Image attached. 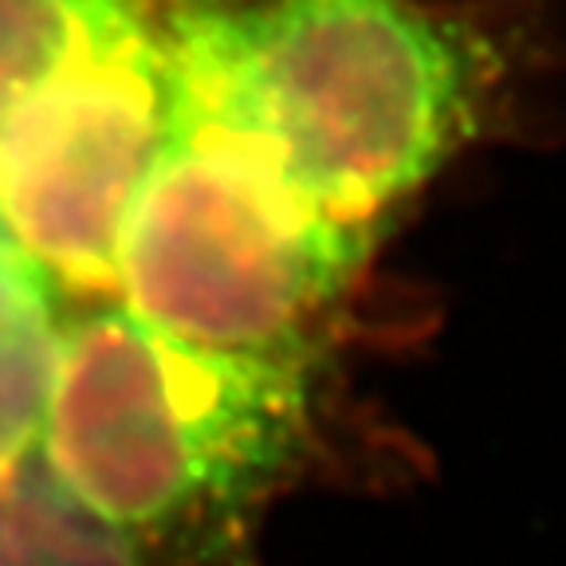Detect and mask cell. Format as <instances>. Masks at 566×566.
<instances>
[{
	"instance_id": "obj_1",
	"label": "cell",
	"mask_w": 566,
	"mask_h": 566,
	"mask_svg": "<svg viewBox=\"0 0 566 566\" xmlns=\"http://www.w3.org/2000/svg\"><path fill=\"white\" fill-rule=\"evenodd\" d=\"M311 366L177 343L98 300L63 318L40 452L150 566H232L311 449Z\"/></svg>"
},
{
	"instance_id": "obj_2",
	"label": "cell",
	"mask_w": 566,
	"mask_h": 566,
	"mask_svg": "<svg viewBox=\"0 0 566 566\" xmlns=\"http://www.w3.org/2000/svg\"><path fill=\"white\" fill-rule=\"evenodd\" d=\"M161 20L174 67L346 229L374 232L476 134L492 60L417 0H161Z\"/></svg>"
},
{
	"instance_id": "obj_3",
	"label": "cell",
	"mask_w": 566,
	"mask_h": 566,
	"mask_svg": "<svg viewBox=\"0 0 566 566\" xmlns=\"http://www.w3.org/2000/svg\"><path fill=\"white\" fill-rule=\"evenodd\" d=\"M174 71L158 158L126 209L115 303L158 335L229 354H315L374 232L318 209L252 126Z\"/></svg>"
},
{
	"instance_id": "obj_4",
	"label": "cell",
	"mask_w": 566,
	"mask_h": 566,
	"mask_svg": "<svg viewBox=\"0 0 566 566\" xmlns=\"http://www.w3.org/2000/svg\"><path fill=\"white\" fill-rule=\"evenodd\" d=\"M169 103L161 0H130L0 138V229L60 295L115 300L118 232Z\"/></svg>"
},
{
	"instance_id": "obj_5",
	"label": "cell",
	"mask_w": 566,
	"mask_h": 566,
	"mask_svg": "<svg viewBox=\"0 0 566 566\" xmlns=\"http://www.w3.org/2000/svg\"><path fill=\"white\" fill-rule=\"evenodd\" d=\"M0 566H150L48 469L40 441L0 472Z\"/></svg>"
},
{
	"instance_id": "obj_6",
	"label": "cell",
	"mask_w": 566,
	"mask_h": 566,
	"mask_svg": "<svg viewBox=\"0 0 566 566\" xmlns=\"http://www.w3.org/2000/svg\"><path fill=\"white\" fill-rule=\"evenodd\" d=\"M60 335L52 280L32 260L0 275V472L40 441Z\"/></svg>"
},
{
	"instance_id": "obj_7",
	"label": "cell",
	"mask_w": 566,
	"mask_h": 566,
	"mask_svg": "<svg viewBox=\"0 0 566 566\" xmlns=\"http://www.w3.org/2000/svg\"><path fill=\"white\" fill-rule=\"evenodd\" d=\"M130 0H0V138Z\"/></svg>"
}]
</instances>
